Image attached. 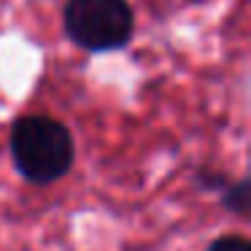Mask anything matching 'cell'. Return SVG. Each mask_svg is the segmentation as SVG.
Masks as SVG:
<instances>
[{"label":"cell","instance_id":"1","mask_svg":"<svg viewBox=\"0 0 251 251\" xmlns=\"http://www.w3.org/2000/svg\"><path fill=\"white\" fill-rule=\"evenodd\" d=\"M8 149L17 173L33 186L57 184L76 162V143L71 130L46 114L19 116L8 135Z\"/></svg>","mask_w":251,"mask_h":251},{"label":"cell","instance_id":"2","mask_svg":"<svg viewBox=\"0 0 251 251\" xmlns=\"http://www.w3.org/2000/svg\"><path fill=\"white\" fill-rule=\"evenodd\" d=\"M135 17L127 0H68L65 33L87 51H114L130 44Z\"/></svg>","mask_w":251,"mask_h":251},{"label":"cell","instance_id":"3","mask_svg":"<svg viewBox=\"0 0 251 251\" xmlns=\"http://www.w3.org/2000/svg\"><path fill=\"white\" fill-rule=\"evenodd\" d=\"M219 202L224 211L235 213V216H249V205H251V178L243 176L238 181H229L222 192H219Z\"/></svg>","mask_w":251,"mask_h":251},{"label":"cell","instance_id":"4","mask_svg":"<svg viewBox=\"0 0 251 251\" xmlns=\"http://www.w3.org/2000/svg\"><path fill=\"white\" fill-rule=\"evenodd\" d=\"M229 181H232V178H229L224 170H216V168H211V165H202V168L195 170V184L200 186V189H216V192H222Z\"/></svg>","mask_w":251,"mask_h":251},{"label":"cell","instance_id":"5","mask_svg":"<svg viewBox=\"0 0 251 251\" xmlns=\"http://www.w3.org/2000/svg\"><path fill=\"white\" fill-rule=\"evenodd\" d=\"M205 251H251V243L243 235H222V238L211 240Z\"/></svg>","mask_w":251,"mask_h":251}]
</instances>
